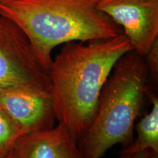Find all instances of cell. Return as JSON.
<instances>
[{
    "mask_svg": "<svg viewBox=\"0 0 158 158\" xmlns=\"http://www.w3.org/2000/svg\"><path fill=\"white\" fill-rule=\"evenodd\" d=\"M23 134L19 126L0 108V155L4 157Z\"/></svg>",
    "mask_w": 158,
    "mask_h": 158,
    "instance_id": "9c48e42d",
    "label": "cell"
},
{
    "mask_svg": "<svg viewBox=\"0 0 158 158\" xmlns=\"http://www.w3.org/2000/svg\"><path fill=\"white\" fill-rule=\"evenodd\" d=\"M2 157H2V156L1 155H0V158H2Z\"/></svg>",
    "mask_w": 158,
    "mask_h": 158,
    "instance_id": "4fadbf2b",
    "label": "cell"
},
{
    "mask_svg": "<svg viewBox=\"0 0 158 158\" xmlns=\"http://www.w3.org/2000/svg\"><path fill=\"white\" fill-rule=\"evenodd\" d=\"M149 77L145 56L134 50L116 62L100 94L94 116L78 141L84 158H101L117 144L133 141L135 122Z\"/></svg>",
    "mask_w": 158,
    "mask_h": 158,
    "instance_id": "3957f363",
    "label": "cell"
},
{
    "mask_svg": "<svg viewBox=\"0 0 158 158\" xmlns=\"http://www.w3.org/2000/svg\"><path fill=\"white\" fill-rule=\"evenodd\" d=\"M100 0H0V15L27 37L43 68L48 72L55 47L71 41L107 39L123 33L98 9Z\"/></svg>",
    "mask_w": 158,
    "mask_h": 158,
    "instance_id": "7a4b0ae2",
    "label": "cell"
},
{
    "mask_svg": "<svg viewBox=\"0 0 158 158\" xmlns=\"http://www.w3.org/2000/svg\"><path fill=\"white\" fill-rule=\"evenodd\" d=\"M2 158H21L20 155L17 153L14 148H12L10 151Z\"/></svg>",
    "mask_w": 158,
    "mask_h": 158,
    "instance_id": "8fae6325",
    "label": "cell"
},
{
    "mask_svg": "<svg viewBox=\"0 0 158 158\" xmlns=\"http://www.w3.org/2000/svg\"><path fill=\"white\" fill-rule=\"evenodd\" d=\"M152 107L138 122L136 127L137 138L124 148L122 155H136L151 150L154 155L158 154V99L152 94Z\"/></svg>",
    "mask_w": 158,
    "mask_h": 158,
    "instance_id": "ba28073f",
    "label": "cell"
},
{
    "mask_svg": "<svg viewBox=\"0 0 158 158\" xmlns=\"http://www.w3.org/2000/svg\"><path fill=\"white\" fill-rule=\"evenodd\" d=\"M98 7L121 27L139 54L146 56L158 40V0H100Z\"/></svg>",
    "mask_w": 158,
    "mask_h": 158,
    "instance_id": "5b68a950",
    "label": "cell"
},
{
    "mask_svg": "<svg viewBox=\"0 0 158 158\" xmlns=\"http://www.w3.org/2000/svg\"><path fill=\"white\" fill-rule=\"evenodd\" d=\"M150 76H157L158 72V40L154 43L145 56Z\"/></svg>",
    "mask_w": 158,
    "mask_h": 158,
    "instance_id": "30bf717a",
    "label": "cell"
},
{
    "mask_svg": "<svg viewBox=\"0 0 158 158\" xmlns=\"http://www.w3.org/2000/svg\"><path fill=\"white\" fill-rule=\"evenodd\" d=\"M0 108L24 134L50 129L56 120L51 92L0 90Z\"/></svg>",
    "mask_w": 158,
    "mask_h": 158,
    "instance_id": "8992f818",
    "label": "cell"
},
{
    "mask_svg": "<svg viewBox=\"0 0 158 158\" xmlns=\"http://www.w3.org/2000/svg\"><path fill=\"white\" fill-rule=\"evenodd\" d=\"M21 158H84L78 141L62 124L23 134L13 146Z\"/></svg>",
    "mask_w": 158,
    "mask_h": 158,
    "instance_id": "52a82bcc",
    "label": "cell"
},
{
    "mask_svg": "<svg viewBox=\"0 0 158 158\" xmlns=\"http://www.w3.org/2000/svg\"><path fill=\"white\" fill-rule=\"evenodd\" d=\"M119 158H149L147 156L142 155V154L136 155H122L121 157Z\"/></svg>",
    "mask_w": 158,
    "mask_h": 158,
    "instance_id": "7c38bea8",
    "label": "cell"
},
{
    "mask_svg": "<svg viewBox=\"0 0 158 158\" xmlns=\"http://www.w3.org/2000/svg\"><path fill=\"white\" fill-rule=\"evenodd\" d=\"M133 50L124 33L63 44L48 73L55 114L77 141L95 114L100 94L116 62Z\"/></svg>",
    "mask_w": 158,
    "mask_h": 158,
    "instance_id": "6da1fadb",
    "label": "cell"
},
{
    "mask_svg": "<svg viewBox=\"0 0 158 158\" xmlns=\"http://www.w3.org/2000/svg\"><path fill=\"white\" fill-rule=\"evenodd\" d=\"M4 89L51 92V84L23 31L0 15V90Z\"/></svg>",
    "mask_w": 158,
    "mask_h": 158,
    "instance_id": "277c9868",
    "label": "cell"
}]
</instances>
